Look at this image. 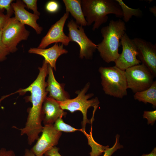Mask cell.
<instances>
[{"mask_svg":"<svg viewBox=\"0 0 156 156\" xmlns=\"http://www.w3.org/2000/svg\"><path fill=\"white\" fill-rule=\"evenodd\" d=\"M48 65L44 60L42 67L38 68L39 73L35 80L28 87L16 92L21 95L28 91L31 94L27 100L31 103L32 107L29 111L25 126L20 129L14 127L20 130L21 135H27L28 143L30 145L38 139L43 127L42 112L43 104L48 93L46 90L47 83L45 79L48 74Z\"/></svg>","mask_w":156,"mask_h":156,"instance_id":"cell-1","label":"cell"},{"mask_svg":"<svg viewBox=\"0 0 156 156\" xmlns=\"http://www.w3.org/2000/svg\"><path fill=\"white\" fill-rule=\"evenodd\" d=\"M81 6L87 25L94 23L92 29H98L107 22V15L114 14L117 18L122 17L121 8L116 0H81Z\"/></svg>","mask_w":156,"mask_h":156,"instance_id":"cell-2","label":"cell"},{"mask_svg":"<svg viewBox=\"0 0 156 156\" xmlns=\"http://www.w3.org/2000/svg\"><path fill=\"white\" fill-rule=\"evenodd\" d=\"M126 30L125 22L120 19L111 20L108 25L101 28V32L103 39L97 45V49L105 62H114L118 57L120 40Z\"/></svg>","mask_w":156,"mask_h":156,"instance_id":"cell-3","label":"cell"},{"mask_svg":"<svg viewBox=\"0 0 156 156\" xmlns=\"http://www.w3.org/2000/svg\"><path fill=\"white\" fill-rule=\"evenodd\" d=\"M101 84L105 94L119 98L127 95L128 88L125 71L115 66L100 67Z\"/></svg>","mask_w":156,"mask_h":156,"instance_id":"cell-4","label":"cell"},{"mask_svg":"<svg viewBox=\"0 0 156 156\" xmlns=\"http://www.w3.org/2000/svg\"><path fill=\"white\" fill-rule=\"evenodd\" d=\"M90 83H88L81 91L77 92L78 95L75 98L68 99L63 101H57L62 109L69 111L71 113L75 111H79L82 114L83 120L81 122L82 132L85 131L87 124L91 123L92 121L88 119L87 117L88 109L91 107H98L99 102L96 97L90 100L88 99L92 97L93 94H86L90 86Z\"/></svg>","mask_w":156,"mask_h":156,"instance_id":"cell-5","label":"cell"},{"mask_svg":"<svg viewBox=\"0 0 156 156\" xmlns=\"http://www.w3.org/2000/svg\"><path fill=\"white\" fill-rule=\"evenodd\" d=\"M30 32L25 25L17 21L14 17H9L2 29V40L10 53L16 52L17 46L21 41L28 38Z\"/></svg>","mask_w":156,"mask_h":156,"instance_id":"cell-6","label":"cell"},{"mask_svg":"<svg viewBox=\"0 0 156 156\" xmlns=\"http://www.w3.org/2000/svg\"><path fill=\"white\" fill-rule=\"evenodd\" d=\"M125 72L128 88L135 93L147 89L154 81L155 76L142 63L127 68Z\"/></svg>","mask_w":156,"mask_h":156,"instance_id":"cell-7","label":"cell"},{"mask_svg":"<svg viewBox=\"0 0 156 156\" xmlns=\"http://www.w3.org/2000/svg\"><path fill=\"white\" fill-rule=\"evenodd\" d=\"M67 26L69 31L68 36L70 41L76 42L79 46V57L82 59L84 57L91 59L97 49V45L87 37L83 26L77 24L73 19L68 22Z\"/></svg>","mask_w":156,"mask_h":156,"instance_id":"cell-8","label":"cell"},{"mask_svg":"<svg viewBox=\"0 0 156 156\" xmlns=\"http://www.w3.org/2000/svg\"><path fill=\"white\" fill-rule=\"evenodd\" d=\"M120 44L122 46V51L114 62L116 66L125 71L129 67L140 64L141 61L137 58V48L126 33L120 39Z\"/></svg>","mask_w":156,"mask_h":156,"instance_id":"cell-9","label":"cell"},{"mask_svg":"<svg viewBox=\"0 0 156 156\" xmlns=\"http://www.w3.org/2000/svg\"><path fill=\"white\" fill-rule=\"evenodd\" d=\"M69 13L66 11L63 15L50 28L47 34L42 38L37 47L44 49L49 45L55 43H61L65 46H68L70 40L64 32V27Z\"/></svg>","mask_w":156,"mask_h":156,"instance_id":"cell-10","label":"cell"},{"mask_svg":"<svg viewBox=\"0 0 156 156\" xmlns=\"http://www.w3.org/2000/svg\"><path fill=\"white\" fill-rule=\"evenodd\" d=\"M41 136L31 149L36 156H42L45 153L58 144L62 132L56 130L53 124L44 125Z\"/></svg>","mask_w":156,"mask_h":156,"instance_id":"cell-11","label":"cell"},{"mask_svg":"<svg viewBox=\"0 0 156 156\" xmlns=\"http://www.w3.org/2000/svg\"><path fill=\"white\" fill-rule=\"evenodd\" d=\"M138 52L139 60L156 76V45L140 38L132 39Z\"/></svg>","mask_w":156,"mask_h":156,"instance_id":"cell-12","label":"cell"},{"mask_svg":"<svg viewBox=\"0 0 156 156\" xmlns=\"http://www.w3.org/2000/svg\"><path fill=\"white\" fill-rule=\"evenodd\" d=\"M11 5L15 15L14 17L17 21L32 27L37 34H41L43 28L37 22L39 16L27 11L25 9L26 6L22 0H16L15 2H12Z\"/></svg>","mask_w":156,"mask_h":156,"instance_id":"cell-13","label":"cell"},{"mask_svg":"<svg viewBox=\"0 0 156 156\" xmlns=\"http://www.w3.org/2000/svg\"><path fill=\"white\" fill-rule=\"evenodd\" d=\"M42 113L44 125L53 124L57 119L66 114L58 101L49 96L46 97L43 102Z\"/></svg>","mask_w":156,"mask_h":156,"instance_id":"cell-14","label":"cell"},{"mask_svg":"<svg viewBox=\"0 0 156 156\" xmlns=\"http://www.w3.org/2000/svg\"><path fill=\"white\" fill-rule=\"evenodd\" d=\"M60 43H56L52 47L47 49L30 48L28 53L40 55L43 57L48 64L56 70V63L58 58L61 55L66 54L68 51L63 48Z\"/></svg>","mask_w":156,"mask_h":156,"instance_id":"cell-15","label":"cell"},{"mask_svg":"<svg viewBox=\"0 0 156 156\" xmlns=\"http://www.w3.org/2000/svg\"><path fill=\"white\" fill-rule=\"evenodd\" d=\"M48 74L46 90L49 93V97L58 101H63L69 99L68 94L64 90L63 86L56 80L53 68L49 64Z\"/></svg>","mask_w":156,"mask_h":156,"instance_id":"cell-16","label":"cell"},{"mask_svg":"<svg viewBox=\"0 0 156 156\" xmlns=\"http://www.w3.org/2000/svg\"><path fill=\"white\" fill-rule=\"evenodd\" d=\"M66 11L70 13L76 20V23L82 26L87 25L81 6V0H63Z\"/></svg>","mask_w":156,"mask_h":156,"instance_id":"cell-17","label":"cell"},{"mask_svg":"<svg viewBox=\"0 0 156 156\" xmlns=\"http://www.w3.org/2000/svg\"><path fill=\"white\" fill-rule=\"evenodd\" d=\"M134 99L145 104H151L153 107L156 106V81H154L151 86L143 91L135 93Z\"/></svg>","mask_w":156,"mask_h":156,"instance_id":"cell-18","label":"cell"},{"mask_svg":"<svg viewBox=\"0 0 156 156\" xmlns=\"http://www.w3.org/2000/svg\"><path fill=\"white\" fill-rule=\"evenodd\" d=\"M120 5L122 10L123 21L128 22L132 17L134 16L141 17L142 12L139 8L134 9L129 7L121 0H116Z\"/></svg>","mask_w":156,"mask_h":156,"instance_id":"cell-19","label":"cell"},{"mask_svg":"<svg viewBox=\"0 0 156 156\" xmlns=\"http://www.w3.org/2000/svg\"><path fill=\"white\" fill-rule=\"evenodd\" d=\"M85 135L88 138V144L92 148V151L90 153V156H99L109 147L108 146H104L96 143L92 136V132L91 135L86 133Z\"/></svg>","mask_w":156,"mask_h":156,"instance_id":"cell-20","label":"cell"},{"mask_svg":"<svg viewBox=\"0 0 156 156\" xmlns=\"http://www.w3.org/2000/svg\"><path fill=\"white\" fill-rule=\"evenodd\" d=\"M55 129L60 132H74L77 131H82V129H75L68 124L65 123L62 118L57 119L53 125Z\"/></svg>","mask_w":156,"mask_h":156,"instance_id":"cell-21","label":"cell"},{"mask_svg":"<svg viewBox=\"0 0 156 156\" xmlns=\"http://www.w3.org/2000/svg\"><path fill=\"white\" fill-rule=\"evenodd\" d=\"M13 0H0V11H6V14L11 17L14 12L12 6Z\"/></svg>","mask_w":156,"mask_h":156,"instance_id":"cell-22","label":"cell"},{"mask_svg":"<svg viewBox=\"0 0 156 156\" xmlns=\"http://www.w3.org/2000/svg\"><path fill=\"white\" fill-rule=\"evenodd\" d=\"M120 135L117 134L115 136L116 141L114 145L111 148H107L104 152V154L103 156H111L117 150L123 148L122 145L119 142Z\"/></svg>","mask_w":156,"mask_h":156,"instance_id":"cell-23","label":"cell"},{"mask_svg":"<svg viewBox=\"0 0 156 156\" xmlns=\"http://www.w3.org/2000/svg\"><path fill=\"white\" fill-rule=\"evenodd\" d=\"M2 29L0 31V62L5 60L7 55L10 53L9 49L2 42L1 38Z\"/></svg>","mask_w":156,"mask_h":156,"instance_id":"cell-24","label":"cell"},{"mask_svg":"<svg viewBox=\"0 0 156 156\" xmlns=\"http://www.w3.org/2000/svg\"><path fill=\"white\" fill-rule=\"evenodd\" d=\"M28 9L31 10L34 14L39 16L40 13L38 10L37 0H23Z\"/></svg>","mask_w":156,"mask_h":156,"instance_id":"cell-25","label":"cell"},{"mask_svg":"<svg viewBox=\"0 0 156 156\" xmlns=\"http://www.w3.org/2000/svg\"><path fill=\"white\" fill-rule=\"evenodd\" d=\"M143 118H146L147 120L148 125H153L156 120V110L153 111H146L144 112Z\"/></svg>","mask_w":156,"mask_h":156,"instance_id":"cell-26","label":"cell"},{"mask_svg":"<svg viewBox=\"0 0 156 156\" xmlns=\"http://www.w3.org/2000/svg\"><path fill=\"white\" fill-rule=\"evenodd\" d=\"M45 8L48 12L51 13H55L58 10L59 5L56 1H51L47 3Z\"/></svg>","mask_w":156,"mask_h":156,"instance_id":"cell-27","label":"cell"},{"mask_svg":"<svg viewBox=\"0 0 156 156\" xmlns=\"http://www.w3.org/2000/svg\"><path fill=\"white\" fill-rule=\"evenodd\" d=\"M59 148L55 146L47 151L44 154L45 156H62L59 152Z\"/></svg>","mask_w":156,"mask_h":156,"instance_id":"cell-28","label":"cell"},{"mask_svg":"<svg viewBox=\"0 0 156 156\" xmlns=\"http://www.w3.org/2000/svg\"><path fill=\"white\" fill-rule=\"evenodd\" d=\"M3 11H0V31L3 28L8 19L10 17L3 13Z\"/></svg>","mask_w":156,"mask_h":156,"instance_id":"cell-29","label":"cell"},{"mask_svg":"<svg viewBox=\"0 0 156 156\" xmlns=\"http://www.w3.org/2000/svg\"><path fill=\"white\" fill-rule=\"evenodd\" d=\"M0 156H16V155L12 150H7L4 148H0Z\"/></svg>","mask_w":156,"mask_h":156,"instance_id":"cell-30","label":"cell"},{"mask_svg":"<svg viewBox=\"0 0 156 156\" xmlns=\"http://www.w3.org/2000/svg\"><path fill=\"white\" fill-rule=\"evenodd\" d=\"M23 156H36L31 150L28 149L25 150ZM44 156V155L42 156Z\"/></svg>","mask_w":156,"mask_h":156,"instance_id":"cell-31","label":"cell"},{"mask_svg":"<svg viewBox=\"0 0 156 156\" xmlns=\"http://www.w3.org/2000/svg\"><path fill=\"white\" fill-rule=\"evenodd\" d=\"M141 156H156V147H155L149 153L143 154Z\"/></svg>","mask_w":156,"mask_h":156,"instance_id":"cell-32","label":"cell"},{"mask_svg":"<svg viewBox=\"0 0 156 156\" xmlns=\"http://www.w3.org/2000/svg\"><path fill=\"white\" fill-rule=\"evenodd\" d=\"M149 10L150 12L153 13L154 15L156 16V7L154 6L153 7L149 8Z\"/></svg>","mask_w":156,"mask_h":156,"instance_id":"cell-33","label":"cell"}]
</instances>
